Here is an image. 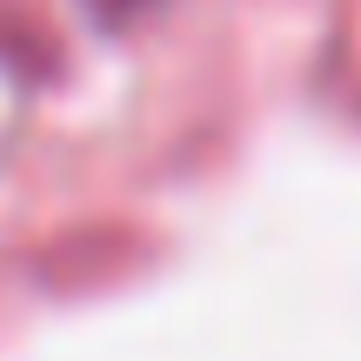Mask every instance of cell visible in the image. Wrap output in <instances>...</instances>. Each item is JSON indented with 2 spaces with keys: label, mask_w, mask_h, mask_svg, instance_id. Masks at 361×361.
Wrapping results in <instances>:
<instances>
[{
  "label": "cell",
  "mask_w": 361,
  "mask_h": 361,
  "mask_svg": "<svg viewBox=\"0 0 361 361\" xmlns=\"http://www.w3.org/2000/svg\"><path fill=\"white\" fill-rule=\"evenodd\" d=\"M87 7L101 13V20H134V13H147L154 0H87Z\"/></svg>",
  "instance_id": "6da1fadb"
}]
</instances>
